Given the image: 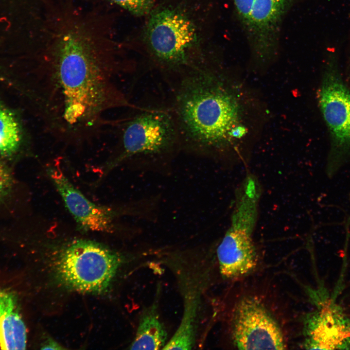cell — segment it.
<instances>
[{
  "mask_svg": "<svg viewBox=\"0 0 350 350\" xmlns=\"http://www.w3.org/2000/svg\"><path fill=\"white\" fill-rule=\"evenodd\" d=\"M116 20L94 7L63 1L45 10L41 107L52 136L80 142L110 124L106 115L128 106L119 85L127 70Z\"/></svg>",
  "mask_w": 350,
  "mask_h": 350,
  "instance_id": "obj_1",
  "label": "cell"
},
{
  "mask_svg": "<svg viewBox=\"0 0 350 350\" xmlns=\"http://www.w3.org/2000/svg\"><path fill=\"white\" fill-rule=\"evenodd\" d=\"M180 75L172 111L180 143L206 154L233 149L248 132L237 86L208 66Z\"/></svg>",
  "mask_w": 350,
  "mask_h": 350,
  "instance_id": "obj_2",
  "label": "cell"
},
{
  "mask_svg": "<svg viewBox=\"0 0 350 350\" xmlns=\"http://www.w3.org/2000/svg\"><path fill=\"white\" fill-rule=\"evenodd\" d=\"M145 38L152 56L166 70L182 74L207 66L197 25L179 7L169 5L152 10Z\"/></svg>",
  "mask_w": 350,
  "mask_h": 350,
  "instance_id": "obj_3",
  "label": "cell"
},
{
  "mask_svg": "<svg viewBox=\"0 0 350 350\" xmlns=\"http://www.w3.org/2000/svg\"><path fill=\"white\" fill-rule=\"evenodd\" d=\"M56 261V277L62 285L78 292L97 294L109 287L122 260L100 243L75 240L61 247Z\"/></svg>",
  "mask_w": 350,
  "mask_h": 350,
  "instance_id": "obj_4",
  "label": "cell"
},
{
  "mask_svg": "<svg viewBox=\"0 0 350 350\" xmlns=\"http://www.w3.org/2000/svg\"><path fill=\"white\" fill-rule=\"evenodd\" d=\"M317 102L329 135L327 171L331 176L350 163V90L335 57L324 67Z\"/></svg>",
  "mask_w": 350,
  "mask_h": 350,
  "instance_id": "obj_5",
  "label": "cell"
},
{
  "mask_svg": "<svg viewBox=\"0 0 350 350\" xmlns=\"http://www.w3.org/2000/svg\"><path fill=\"white\" fill-rule=\"evenodd\" d=\"M233 1L254 60L268 64L277 55L282 23L295 0Z\"/></svg>",
  "mask_w": 350,
  "mask_h": 350,
  "instance_id": "obj_6",
  "label": "cell"
},
{
  "mask_svg": "<svg viewBox=\"0 0 350 350\" xmlns=\"http://www.w3.org/2000/svg\"><path fill=\"white\" fill-rule=\"evenodd\" d=\"M121 140L122 151L108 169L134 156H161L180 144L172 111L159 108L145 109L133 117L125 125Z\"/></svg>",
  "mask_w": 350,
  "mask_h": 350,
  "instance_id": "obj_7",
  "label": "cell"
},
{
  "mask_svg": "<svg viewBox=\"0 0 350 350\" xmlns=\"http://www.w3.org/2000/svg\"><path fill=\"white\" fill-rule=\"evenodd\" d=\"M232 224L219 244L216 255L222 276L234 280L251 272L258 263V254L251 234L255 202L243 199Z\"/></svg>",
  "mask_w": 350,
  "mask_h": 350,
  "instance_id": "obj_8",
  "label": "cell"
},
{
  "mask_svg": "<svg viewBox=\"0 0 350 350\" xmlns=\"http://www.w3.org/2000/svg\"><path fill=\"white\" fill-rule=\"evenodd\" d=\"M231 336L240 350H283L281 331L263 305L256 300L244 298L233 314Z\"/></svg>",
  "mask_w": 350,
  "mask_h": 350,
  "instance_id": "obj_9",
  "label": "cell"
},
{
  "mask_svg": "<svg viewBox=\"0 0 350 350\" xmlns=\"http://www.w3.org/2000/svg\"><path fill=\"white\" fill-rule=\"evenodd\" d=\"M47 172L75 220L78 229L105 232L113 231L114 221L118 215L116 210L90 201L57 168L51 167Z\"/></svg>",
  "mask_w": 350,
  "mask_h": 350,
  "instance_id": "obj_10",
  "label": "cell"
},
{
  "mask_svg": "<svg viewBox=\"0 0 350 350\" xmlns=\"http://www.w3.org/2000/svg\"><path fill=\"white\" fill-rule=\"evenodd\" d=\"M183 268L177 275L183 299V313L176 331L163 350L192 349L194 346L200 313L203 281L202 269Z\"/></svg>",
  "mask_w": 350,
  "mask_h": 350,
  "instance_id": "obj_11",
  "label": "cell"
},
{
  "mask_svg": "<svg viewBox=\"0 0 350 350\" xmlns=\"http://www.w3.org/2000/svg\"><path fill=\"white\" fill-rule=\"evenodd\" d=\"M306 330V349H350V319L335 306L328 305L314 313Z\"/></svg>",
  "mask_w": 350,
  "mask_h": 350,
  "instance_id": "obj_12",
  "label": "cell"
},
{
  "mask_svg": "<svg viewBox=\"0 0 350 350\" xmlns=\"http://www.w3.org/2000/svg\"><path fill=\"white\" fill-rule=\"evenodd\" d=\"M159 294L142 311L130 350H162L167 343V333L158 310Z\"/></svg>",
  "mask_w": 350,
  "mask_h": 350,
  "instance_id": "obj_13",
  "label": "cell"
},
{
  "mask_svg": "<svg viewBox=\"0 0 350 350\" xmlns=\"http://www.w3.org/2000/svg\"><path fill=\"white\" fill-rule=\"evenodd\" d=\"M26 346V330L17 311L16 299L0 291V346L3 350H23Z\"/></svg>",
  "mask_w": 350,
  "mask_h": 350,
  "instance_id": "obj_14",
  "label": "cell"
},
{
  "mask_svg": "<svg viewBox=\"0 0 350 350\" xmlns=\"http://www.w3.org/2000/svg\"><path fill=\"white\" fill-rule=\"evenodd\" d=\"M21 140L20 128L16 117L0 104V155L10 156L14 154Z\"/></svg>",
  "mask_w": 350,
  "mask_h": 350,
  "instance_id": "obj_15",
  "label": "cell"
},
{
  "mask_svg": "<svg viewBox=\"0 0 350 350\" xmlns=\"http://www.w3.org/2000/svg\"><path fill=\"white\" fill-rule=\"evenodd\" d=\"M108 5H116L131 14L138 17L149 14L154 6L155 0H99Z\"/></svg>",
  "mask_w": 350,
  "mask_h": 350,
  "instance_id": "obj_16",
  "label": "cell"
},
{
  "mask_svg": "<svg viewBox=\"0 0 350 350\" xmlns=\"http://www.w3.org/2000/svg\"><path fill=\"white\" fill-rule=\"evenodd\" d=\"M13 184V176L9 168L0 160V200L10 193Z\"/></svg>",
  "mask_w": 350,
  "mask_h": 350,
  "instance_id": "obj_17",
  "label": "cell"
},
{
  "mask_svg": "<svg viewBox=\"0 0 350 350\" xmlns=\"http://www.w3.org/2000/svg\"><path fill=\"white\" fill-rule=\"evenodd\" d=\"M42 346V349L60 350L65 349L52 339H49L45 341Z\"/></svg>",
  "mask_w": 350,
  "mask_h": 350,
  "instance_id": "obj_18",
  "label": "cell"
}]
</instances>
